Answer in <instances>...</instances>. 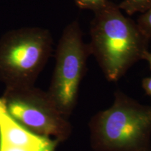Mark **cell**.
<instances>
[{
    "instance_id": "10",
    "label": "cell",
    "mask_w": 151,
    "mask_h": 151,
    "mask_svg": "<svg viewBox=\"0 0 151 151\" xmlns=\"http://www.w3.org/2000/svg\"><path fill=\"white\" fill-rule=\"evenodd\" d=\"M142 87L146 93L151 96V76L143 79L142 81Z\"/></svg>"
},
{
    "instance_id": "4",
    "label": "cell",
    "mask_w": 151,
    "mask_h": 151,
    "mask_svg": "<svg viewBox=\"0 0 151 151\" xmlns=\"http://www.w3.org/2000/svg\"><path fill=\"white\" fill-rule=\"evenodd\" d=\"M89 55L88 44L83 39L80 24L78 20H73L64 29L58 42L53 74L47 92L66 117L76 105Z\"/></svg>"
},
{
    "instance_id": "8",
    "label": "cell",
    "mask_w": 151,
    "mask_h": 151,
    "mask_svg": "<svg viewBox=\"0 0 151 151\" xmlns=\"http://www.w3.org/2000/svg\"><path fill=\"white\" fill-rule=\"evenodd\" d=\"M137 24L147 37H151V6L140 16Z\"/></svg>"
},
{
    "instance_id": "3",
    "label": "cell",
    "mask_w": 151,
    "mask_h": 151,
    "mask_svg": "<svg viewBox=\"0 0 151 151\" xmlns=\"http://www.w3.org/2000/svg\"><path fill=\"white\" fill-rule=\"evenodd\" d=\"M52 37L41 27L9 31L0 39V81L6 88L34 86L52 49Z\"/></svg>"
},
{
    "instance_id": "11",
    "label": "cell",
    "mask_w": 151,
    "mask_h": 151,
    "mask_svg": "<svg viewBox=\"0 0 151 151\" xmlns=\"http://www.w3.org/2000/svg\"><path fill=\"white\" fill-rule=\"evenodd\" d=\"M142 60H145L146 61L148 62V65H149V66H150V67L151 69V52L146 51L144 53V55H143Z\"/></svg>"
},
{
    "instance_id": "7",
    "label": "cell",
    "mask_w": 151,
    "mask_h": 151,
    "mask_svg": "<svg viewBox=\"0 0 151 151\" xmlns=\"http://www.w3.org/2000/svg\"><path fill=\"white\" fill-rule=\"evenodd\" d=\"M150 6L151 0H123L118 7L131 16L137 12H145Z\"/></svg>"
},
{
    "instance_id": "6",
    "label": "cell",
    "mask_w": 151,
    "mask_h": 151,
    "mask_svg": "<svg viewBox=\"0 0 151 151\" xmlns=\"http://www.w3.org/2000/svg\"><path fill=\"white\" fill-rule=\"evenodd\" d=\"M58 141L34 133L9 114L0 97V151H55Z\"/></svg>"
},
{
    "instance_id": "9",
    "label": "cell",
    "mask_w": 151,
    "mask_h": 151,
    "mask_svg": "<svg viewBox=\"0 0 151 151\" xmlns=\"http://www.w3.org/2000/svg\"><path fill=\"white\" fill-rule=\"evenodd\" d=\"M80 8L95 11L106 4V0H76Z\"/></svg>"
},
{
    "instance_id": "5",
    "label": "cell",
    "mask_w": 151,
    "mask_h": 151,
    "mask_svg": "<svg viewBox=\"0 0 151 151\" xmlns=\"http://www.w3.org/2000/svg\"><path fill=\"white\" fill-rule=\"evenodd\" d=\"M9 114L37 134L59 141L70 133L71 127L48 92L34 86L6 88L1 97Z\"/></svg>"
},
{
    "instance_id": "1",
    "label": "cell",
    "mask_w": 151,
    "mask_h": 151,
    "mask_svg": "<svg viewBox=\"0 0 151 151\" xmlns=\"http://www.w3.org/2000/svg\"><path fill=\"white\" fill-rule=\"evenodd\" d=\"M90 34V54L109 81H118L148 51V38L137 23L111 4L94 11Z\"/></svg>"
},
{
    "instance_id": "2",
    "label": "cell",
    "mask_w": 151,
    "mask_h": 151,
    "mask_svg": "<svg viewBox=\"0 0 151 151\" xmlns=\"http://www.w3.org/2000/svg\"><path fill=\"white\" fill-rule=\"evenodd\" d=\"M92 134L98 148L107 151H144L151 132V107L120 91L112 106L92 119Z\"/></svg>"
}]
</instances>
